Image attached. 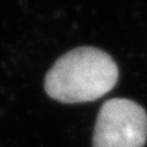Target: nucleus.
Wrapping results in <instances>:
<instances>
[{
    "instance_id": "nucleus-1",
    "label": "nucleus",
    "mask_w": 147,
    "mask_h": 147,
    "mask_svg": "<svg viewBox=\"0 0 147 147\" xmlns=\"http://www.w3.org/2000/svg\"><path fill=\"white\" fill-rule=\"evenodd\" d=\"M117 79L119 68L108 53L82 47L53 64L45 76V91L51 98L65 104L89 102L109 93Z\"/></svg>"
},
{
    "instance_id": "nucleus-2",
    "label": "nucleus",
    "mask_w": 147,
    "mask_h": 147,
    "mask_svg": "<svg viewBox=\"0 0 147 147\" xmlns=\"http://www.w3.org/2000/svg\"><path fill=\"white\" fill-rule=\"evenodd\" d=\"M147 115L136 102L113 98L102 105L93 136V147H143Z\"/></svg>"
}]
</instances>
